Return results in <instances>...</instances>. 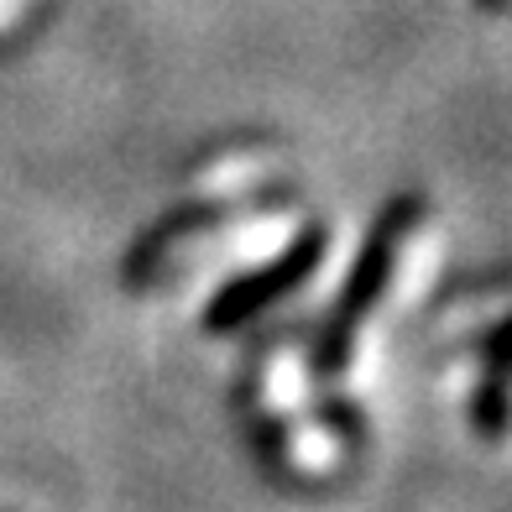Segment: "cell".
<instances>
[{
    "mask_svg": "<svg viewBox=\"0 0 512 512\" xmlns=\"http://www.w3.org/2000/svg\"><path fill=\"white\" fill-rule=\"evenodd\" d=\"M424 220H429L424 194H398L371 215L351 267H345V283L335 288L330 309L314 324V340H309V377L314 382H340L345 371H351L361 324L377 314V304L387 298L392 277H398V262H403V246L413 241V230Z\"/></svg>",
    "mask_w": 512,
    "mask_h": 512,
    "instance_id": "6da1fadb",
    "label": "cell"
},
{
    "mask_svg": "<svg viewBox=\"0 0 512 512\" xmlns=\"http://www.w3.org/2000/svg\"><path fill=\"white\" fill-rule=\"evenodd\" d=\"M298 204V183L288 178H272V183H251V189L241 194H204V199H178L173 209H162V215L142 230V236L131 241L126 262H121V277L126 288H147L152 277L162 272V262L189 246L199 236H209V230L220 225H236V220H251V215H277V209Z\"/></svg>",
    "mask_w": 512,
    "mask_h": 512,
    "instance_id": "7a4b0ae2",
    "label": "cell"
},
{
    "mask_svg": "<svg viewBox=\"0 0 512 512\" xmlns=\"http://www.w3.org/2000/svg\"><path fill=\"white\" fill-rule=\"evenodd\" d=\"M481 382L471 392V424L476 434L486 439V445H497L502 429H507V398H502V382H507V356H502V319H492L481 330Z\"/></svg>",
    "mask_w": 512,
    "mask_h": 512,
    "instance_id": "277c9868",
    "label": "cell"
},
{
    "mask_svg": "<svg viewBox=\"0 0 512 512\" xmlns=\"http://www.w3.org/2000/svg\"><path fill=\"white\" fill-rule=\"evenodd\" d=\"M324 251H330V225L309 220L277 256L236 272L230 283H220L215 293H209L204 309H199V330L204 335H236V330H246V324H256L262 314H272L277 304H288L293 293H304L314 283Z\"/></svg>",
    "mask_w": 512,
    "mask_h": 512,
    "instance_id": "3957f363",
    "label": "cell"
},
{
    "mask_svg": "<svg viewBox=\"0 0 512 512\" xmlns=\"http://www.w3.org/2000/svg\"><path fill=\"white\" fill-rule=\"evenodd\" d=\"M476 6H481V11H486V16H497V11H502V6H507V0H476Z\"/></svg>",
    "mask_w": 512,
    "mask_h": 512,
    "instance_id": "5b68a950",
    "label": "cell"
}]
</instances>
